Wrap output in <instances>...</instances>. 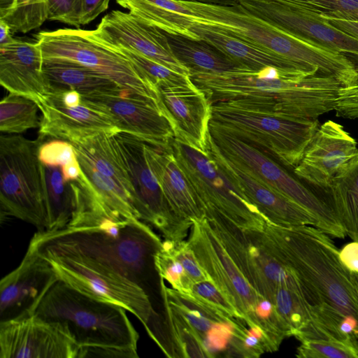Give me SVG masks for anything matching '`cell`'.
<instances>
[{
  "label": "cell",
  "instance_id": "cell-54",
  "mask_svg": "<svg viewBox=\"0 0 358 358\" xmlns=\"http://www.w3.org/2000/svg\"><path fill=\"white\" fill-rule=\"evenodd\" d=\"M357 345H358V339H357Z\"/></svg>",
  "mask_w": 358,
  "mask_h": 358
},
{
  "label": "cell",
  "instance_id": "cell-37",
  "mask_svg": "<svg viewBox=\"0 0 358 358\" xmlns=\"http://www.w3.org/2000/svg\"><path fill=\"white\" fill-rule=\"evenodd\" d=\"M297 348L299 358H358L357 339L350 336L345 339H303Z\"/></svg>",
  "mask_w": 358,
  "mask_h": 358
},
{
  "label": "cell",
  "instance_id": "cell-45",
  "mask_svg": "<svg viewBox=\"0 0 358 358\" xmlns=\"http://www.w3.org/2000/svg\"><path fill=\"white\" fill-rule=\"evenodd\" d=\"M110 0H82L80 24H87L104 12Z\"/></svg>",
  "mask_w": 358,
  "mask_h": 358
},
{
  "label": "cell",
  "instance_id": "cell-13",
  "mask_svg": "<svg viewBox=\"0 0 358 358\" xmlns=\"http://www.w3.org/2000/svg\"><path fill=\"white\" fill-rule=\"evenodd\" d=\"M245 11L317 47L340 54L358 71V40L322 17L272 0H238Z\"/></svg>",
  "mask_w": 358,
  "mask_h": 358
},
{
  "label": "cell",
  "instance_id": "cell-40",
  "mask_svg": "<svg viewBox=\"0 0 358 358\" xmlns=\"http://www.w3.org/2000/svg\"><path fill=\"white\" fill-rule=\"evenodd\" d=\"M189 294L226 317L244 320L238 310L209 279L194 283Z\"/></svg>",
  "mask_w": 358,
  "mask_h": 358
},
{
  "label": "cell",
  "instance_id": "cell-26",
  "mask_svg": "<svg viewBox=\"0 0 358 358\" xmlns=\"http://www.w3.org/2000/svg\"><path fill=\"white\" fill-rule=\"evenodd\" d=\"M114 134L101 132L72 142L78 156L112 179L129 195L134 206V190Z\"/></svg>",
  "mask_w": 358,
  "mask_h": 358
},
{
  "label": "cell",
  "instance_id": "cell-47",
  "mask_svg": "<svg viewBox=\"0 0 358 358\" xmlns=\"http://www.w3.org/2000/svg\"><path fill=\"white\" fill-rule=\"evenodd\" d=\"M329 24L358 40V22L323 17Z\"/></svg>",
  "mask_w": 358,
  "mask_h": 358
},
{
  "label": "cell",
  "instance_id": "cell-15",
  "mask_svg": "<svg viewBox=\"0 0 358 358\" xmlns=\"http://www.w3.org/2000/svg\"><path fill=\"white\" fill-rule=\"evenodd\" d=\"M58 280L50 264L29 245L19 266L0 282V322L33 315Z\"/></svg>",
  "mask_w": 358,
  "mask_h": 358
},
{
  "label": "cell",
  "instance_id": "cell-35",
  "mask_svg": "<svg viewBox=\"0 0 358 358\" xmlns=\"http://www.w3.org/2000/svg\"><path fill=\"white\" fill-rule=\"evenodd\" d=\"M94 31L105 43L124 55L156 88L159 86L185 85L192 83L189 76L173 71L134 50L106 41Z\"/></svg>",
  "mask_w": 358,
  "mask_h": 358
},
{
  "label": "cell",
  "instance_id": "cell-36",
  "mask_svg": "<svg viewBox=\"0 0 358 358\" xmlns=\"http://www.w3.org/2000/svg\"><path fill=\"white\" fill-rule=\"evenodd\" d=\"M48 16V0H13L0 20L8 24L13 33H27L41 27Z\"/></svg>",
  "mask_w": 358,
  "mask_h": 358
},
{
  "label": "cell",
  "instance_id": "cell-19",
  "mask_svg": "<svg viewBox=\"0 0 358 358\" xmlns=\"http://www.w3.org/2000/svg\"><path fill=\"white\" fill-rule=\"evenodd\" d=\"M159 106L168 117L175 138L203 152L208 151L212 103L193 82L157 87Z\"/></svg>",
  "mask_w": 358,
  "mask_h": 358
},
{
  "label": "cell",
  "instance_id": "cell-44",
  "mask_svg": "<svg viewBox=\"0 0 358 358\" xmlns=\"http://www.w3.org/2000/svg\"><path fill=\"white\" fill-rule=\"evenodd\" d=\"M334 110L337 117L358 119V84L340 88Z\"/></svg>",
  "mask_w": 358,
  "mask_h": 358
},
{
  "label": "cell",
  "instance_id": "cell-29",
  "mask_svg": "<svg viewBox=\"0 0 358 358\" xmlns=\"http://www.w3.org/2000/svg\"><path fill=\"white\" fill-rule=\"evenodd\" d=\"M43 70L52 87L75 90L83 96L116 92L123 90L108 78L71 62L43 59Z\"/></svg>",
  "mask_w": 358,
  "mask_h": 358
},
{
  "label": "cell",
  "instance_id": "cell-42",
  "mask_svg": "<svg viewBox=\"0 0 358 358\" xmlns=\"http://www.w3.org/2000/svg\"><path fill=\"white\" fill-rule=\"evenodd\" d=\"M38 156L44 165L61 168L78 158L73 144L61 139L43 142L39 148Z\"/></svg>",
  "mask_w": 358,
  "mask_h": 358
},
{
  "label": "cell",
  "instance_id": "cell-21",
  "mask_svg": "<svg viewBox=\"0 0 358 358\" xmlns=\"http://www.w3.org/2000/svg\"><path fill=\"white\" fill-rule=\"evenodd\" d=\"M161 289L163 303H167L188 321L208 357L220 352L227 357L233 338L248 327L243 319L226 317L191 294L167 287L163 278Z\"/></svg>",
  "mask_w": 358,
  "mask_h": 358
},
{
  "label": "cell",
  "instance_id": "cell-50",
  "mask_svg": "<svg viewBox=\"0 0 358 358\" xmlns=\"http://www.w3.org/2000/svg\"><path fill=\"white\" fill-rule=\"evenodd\" d=\"M10 27L4 21L0 20V45L11 42L13 40Z\"/></svg>",
  "mask_w": 358,
  "mask_h": 358
},
{
  "label": "cell",
  "instance_id": "cell-6",
  "mask_svg": "<svg viewBox=\"0 0 358 358\" xmlns=\"http://www.w3.org/2000/svg\"><path fill=\"white\" fill-rule=\"evenodd\" d=\"M192 23L218 28L266 52L289 59L315 76L335 78L345 60L341 55L292 36L245 11L239 4L220 6L182 1Z\"/></svg>",
  "mask_w": 358,
  "mask_h": 358
},
{
  "label": "cell",
  "instance_id": "cell-23",
  "mask_svg": "<svg viewBox=\"0 0 358 358\" xmlns=\"http://www.w3.org/2000/svg\"><path fill=\"white\" fill-rule=\"evenodd\" d=\"M42 113L41 137H52L70 143L89 136L121 132L113 119L83 97L76 106H66L51 94L38 105Z\"/></svg>",
  "mask_w": 358,
  "mask_h": 358
},
{
  "label": "cell",
  "instance_id": "cell-38",
  "mask_svg": "<svg viewBox=\"0 0 358 358\" xmlns=\"http://www.w3.org/2000/svg\"><path fill=\"white\" fill-rule=\"evenodd\" d=\"M317 15L358 22V0H272Z\"/></svg>",
  "mask_w": 358,
  "mask_h": 358
},
{
  "label": "cell",
  "instance_id": "cell-20",
  "mask_svg": "<svg viewBox=\"0 0 358 358\" xmlns=\"http://www.w3.org/2000/svg\"><path fill=\"white\" fill-rule=\"evenodd\" d=\"M94 31L106 41L134 50L173 71L189 76V70L173 54L164 33L129 12L111 11Z\"/></svg>",
  "mask_w": 358,
  "mask_h": 358
},
{
  "label": "cell",
  "instance_id": "cell-14",
  "mask_svg": "<svg viewBox=\"0 0 358 358\" xmlns=\"http://www.w3.org/2000/svg\"><path fill=\"white\" fill-rule=\"evenodd\" d=\"M83 97L108 113L121 132L163 149L168 148L175 138L168 117L155 99L124 90Z\"/></svg>",
  "mask_w": 358,
  "mask_h": 358
},
{
  "label": "cell",
  "instance_id": "cell-41",
  "mask_svg": "<svg viewBox=\"0 0 358 358\" xmlns=\"http://www.w3.org/2000/svg\"><path fill=\"white\" fill-rule=\"evenodd\" d=\"M162 246L182 264L187 275L194 283L208 280L187 241L164 239Z\"/></svg>",
  "mask_w": 358,
  "mask_h": 358
},
{
  "label": "cell",
  "instance_id": "cell-43",
  "mask_svg": "<svg viewBox=\"0 0 358 358\" xmlns=\"http://www.w3.org/2000/svg\"><path fill=\"white\" fill-rule=\"evenodd\" d=\"M48 20L77 28L81 25L82 0H48Z\"/></svg>",
  "mask_w": 358,
  "mask_h": 358
},
{
  "label": "cell",
  "instance_id": "cell-12",
  "mask_svg": "<svg viewBox=\"0 0 358 358\" xmlns=\"http://www.w3.org/2000/svg\"><path fill=\"white\" fill-rule=\"evenodd\" d=\"M134 190V206L140 219L158 229L164 239L180 241L191 225L173 212L148 164L143 141L124 132L113 134Z\"/></svg>",
  "mask_w": 358,
  "mask_h": 358
},
{
  "label": "cell",
  "instance_id": "cell-46",
  "mask_svg": "<svg viewBox=\"0 0 358 358\" xmlns=\"http://www.w3.org/2000/svg\"><path fill=\"white\" fill-rule=\"evenodd\" d=\"M343 264L350 271L358 272V241H354L339 250Z\"/></svg>",
  "mask_w": 358,
  "mask_h": 358
},
{
  "label": "cell",
  "instance_id": "cell-10",
  "mask_svg": "<svg viewBox=\"0 0 358 358\" xmlns=\"http://www.w3.org/2000/svg\"><path fill=\"white\" fill-rule=\"evenodd\" d=\"M34 36L43 59L80 64L108 78L132 94L158 101L157 88L124 55L101 41L94 30L60 29L42 31Z\"/></svg>",
  "mask_w": 358,
  "mask_h": 358
},
{
  "label": "cell",
  "instance_id": "cell-39",
  "mask_svg": "<svg viewBox=\"0 0 358 358\" xmlns=\"http://www.w3.org/2000/svg\"><path fill=\"white\" fill-rule=\"evenodd\" d=\"M154 260L159 275L166 280L173 289L185 294L191 293L194 282L182 264L168 250L162 245Z\"/></svg>",
  "mask_w": 358,
  "mask_h": 358
},
{
  "label": "cell",
  "instance_id": "cell-1",
  "mask_svg": "<svg viewBox=\"0 0 358 358\" xmlns=\"http://www.w3.org/2000/svg\"><path fill=\"white\" fill-rule=\"evenodd\" d=\"M29 244L47 260L59 280L95 299L115 303L134 315L156 341L163 322L146 292L151 271L146 257L134 243L105 239L92 244L83 255Z\"/></svg>",
  "mask_w": 358,
  "mask_h": 358
},
{
  "label": "cell",
  "instance_id": "cell-51",
  "mask_svg": "<svg viewBox=\"0 0 358 358\" xmlns=\"http://www.w3.org/2000/svg\"><path fill=\"white\" fill-rule=\"evenodd\" d=\"M189 2H199L208 4L220 6H234L238 3V0H176Z\"/></svg>",
  "mask_w": 358,
  "mask_h": 358
},
{
  "label": "cell",
  "instance_id": "cell-3",
  "mask_svg": "<svg viewBox=\"0 0 358 358\" xmlns=\"http://www.w3.org/2000/svg\"><path fill=\"white\" fill-rule=\"evenodd\" d=\"M263 229L279 259L315 295L320 306L358 320V296L350 271L329 235L310 225L282 227L266 221Z\"/></svg>",
  "mask_w": 358,
  "mask_h": 358
},
{
  "label": "cell",
  "instance_id": "cell-34",
  "mask_svg": "<svg viewBox=\"0 0 358 358\" xmlns=\"http://www.w3.org/2000/svg\"><path fill=\"white\" fill-rule=\"evenodd\" d=\"M38 106L24 96L11 94L0 102V131L6 134H20L39 127Z\"/></svg>",
  "mask_w": 358,
  "mask_h": 358
},
{
  "label": "cell",
  "instance_id": "cell-24",
  "mask_svg": "<svg viewBox=\"0 0 358 358\" xmlns=\"http://www.w3.org/2000/svg\"><path fill=\"white\" fill-rule=\"evenodd\" d=\"M145 150L150 169L174 214L191 226L194 221L203 220L204 210L170 146L163 149L145 143Z\"/></svg>",
  "mask_w": 358,
  "mask_h": 358
},
{
  "label": "cell",
  "instance_id": "cell-28",
  "mask_svg": "<svg viewBox=\"0 0 358 358\" xmlns=\"http://www.w3.org/2000/svg\"><path fill=\"white\" fill-rule=\"evenodd\" d=\"M164 33L173 54L189 70V76L195 73H222L246 70L203 40H194L178 34Z\"/></svg>",
  "mask_w": 358,
  "mask_h": 358
},
{
  "label": "cell",
  "instance_id": "cell-22",
  "mask_svg": "<svg viewBox=\"0 0 358 358\" xmlns=\"http://www.w3.org/2000/svg\"><path fill=\"white\" fill-rule=\"evenodd\" d=\"M0 83L10 93L27 97L38 106L51 94L42 51L36 41L14 38L0 45Z\"/></svg>",
  "mask_w": 358,
  "mask_h": 358
},
{
  "label": "cell",
  "instance_id": "cell-2",
  "mask_svg": "<svg viewBox=\"0 0 358 358\" xmlns=\"http://www.w3.org/2000/svg\"><path fill=\"white\" fill-rule=\"evenodd\" d=\"M189 77L211 103L225 101L247 110L298 119H317L334 110L342 87L334 78L273 67Z\"/></svg>",
  "mask_w": 358,
  "mask_h": 358
},
{
  "label": "cell",
  "instance_id": "cell-16",
  "mask_svg": "<svg viewBox=\"0 0 358 358\" xmlns=\"http://www.w3.org/2000/svg\"><path fill=\"white\" fill-rule=\"evenodd\" d=\"M357 149V141L341 124L328 120L320 125L293 173L331 198L329 187L334 177Z\"/></svg>",
  "mask_w": 358,
  "mask_h": 358
},
{
  "label": "cell",
  "instance_id": "cell-49",
  "mask_svg": "<svg viewBox=\"0 0 358 358\" xmlns=\"http://www.w3.org/2000/svg\"><path fill=\"white\" fill-rule=\"evenodd\" d=\"M341 331L358 339V320L352 315L345 316L340 323Z\"/></svg>",
  "mask_w": 358,
  "mask_h": 358
},
{
  "label": "cell",
  "instance_id": "cell-7",
  "mask_svg": "<svg viewBox=\"0 0 358 358\" xmlns=\"http://www.w3.org/2000/svg\"><path fill=\"white\" fill-rule=\"evenodd\" d=\"M210 124L255 146L293 169L318 129L317 119H298L247 110L225 101L212 103Z\"/></svg>",
  "mask_w": 358,
  "mask_h": 358
},
{
  "label": "cell",
  "instance_id": "cell-17",
  "mask_svg": "<svg viewBox=\"0 0 358 358\" xmlns=\"http://www.w3.org/2000/svg\"><path fill=\"white\" fill-rule=\"evenodd\" d=\"M80 347L34 315L0 322V358H78Z\"/></svg>",
  "mask_w": 358,
  "mask_h": 358
},
{
  "label": "cell",
  "instance_id": "cell-32",
  "mask_svg": "<svg viewBox=\"0 0 358 358\" xmlns=\"http://www.w3.org/2000/svg\"><path fill=\"white\" fill-rule=\"evenodd\" d=\"M78 158L82 171L115 221L127 222L141 220L129 195L122 188L98 171L85 159L79 156Z\"/></svg>",
  "mask_w": 358,
  "mask_h": 358
},
{
  "label": "cell",
  "instance_id": "cell-18",
  "mask_svg": "<svg viewBox=\"0 0 358 358\" xmlns=\"http://www.w3.org/2000/svg\"><path fill=\"white\" fill-rule=\"evenodd\" d=\"M207 152L268 222L282 227L310 225L319 228V222L311 213L235 164L219 150L209 135Z\"/></svg>",
  "mask_w": 358,
  "mask_h": 358
},
{
  "label": "cell",
  "instance_id": "cell-27",
  "mask_svg": "<svg viewBox=\"0 0 358 358\" xmlns=\"http://www.w3.org/2000/svg\"><path fill=\"white\" fill-rule=\"evenodd\" d=\"M117 3L147 24L161 31L194 40L199 36L189 29L192 15L181 1L117 0Z\"/></svg>",
  "mask_w": 358,
  "mask_h": 358
},
{
  "label": "cell",
  "instance_id": "cell-31",
  "mask_svg": "<svg viewBox=\"0 0 358 358\" xmlns=\"http://www.w3.org/2000/svg\"><path fill=\"white\" fill-rule=\"evenodd\" d=\"M45 166L48 224L44 231L66 228L74 215L76 203L70 182H65L61 167Z\"/></svg>",
  "mask_w": 358,
  "mask_h": 358
},
{
  "label": "cell",
  "instance_id": "cell-53",
  "mask_svg": "<svg viewBox=\"0 0 358 358\" xmlns=\"http://www.w3.org/2000/svg\"><path fill=\"white\" fill-rule=\"evenodd\" d=\"M351 278L355 289L356 293L358 296V272L356 271H350Z\"/></svg>",
  "mask_w": 358,
  "mask_h": 358
},
{
  "label": "cell",
  "instance_id": "cell-9",
  "mask_svg": "<svg viewBox=\"0 0 358 358\" xmlns=\"http://www.w3.org/2000/svg\"><path fill=\"white\" fill-rule=\"evenodd\" d=\"M209 136L235 164L311 213L319 222V229L338 238L347 235L329 197L303 185L283 165L259 148L210 123Z\"/></svg>",
  "mask_w": 358,
  "mask_h": 358
},
{
  "label": "cell",
  "instance_id": "cell-11",
  "mask_svg": "<svg viewBox=\"0 0 358 358\" xmlns=\"http://www.w3.org/2000/svg\"><path fill=\"white\" fill-rule=\"evenodd\" d=\"M170 149L192 185L204 212L214 210L243 229H262L266 218L227 177L215 161L173 138Z\"/></svg>",
  "mask_w": 358,
  "mask_h": 358
},
{
  "label": "cell",
  "instance_id": "cell-4",
  "mask_svg": "<svg viewBox=\"0 0 358 358\" xmlns=\"http://www.w3.org/2000/svg\"><path fill=\"white\" fill-rule=\"evenodd\" d=\"M125 310L119 305L85 294L59 279L33 315L59 327L80 347V352L90 348H116L138 357L139 336Z\"/></svg>",
  "mask_w": 358,
  "mask_h": 358
},
{
  "label": "cell",
  "instance_id": "cell-5",
  "mask_svg": "<svg viewBox=\"0 0 358 358\" xmlns=\"http://www.w3.org/2000/svg\"><path fill=\"white\" fill-rule=\"evenodd\" d=\"M187 243L208 279L238 310L248 326L259 327L278 350L282 341L292 336L290 329L273 303L246 278L206 217L193 222Z\"/></svg>",
  "mask_w": 358,
  "mask_h": 358
},
{
  "label": "cell",
  "instance_id": "cell-30",
  "mask_svg": "<svg viewBox=\"0 0 358 358\" xmlns=\"http://www.w3.org/2000/svg\"><path fill=\"white\" fill-rule=\"evenodd\" d=\"M329 194L346 234L358 241V149L334 177Z\"/></svg>",
  "mask_w": 358,
  "mask_h": 358
},
{
  "label": "cell",
  "instance_id": "cell-48",
  "mask_svg": "<svg viewBox=\"0 0 358 358\" xmlns=\"http://www.w3.org/2000/svg\"><path fill=\"white\" fill-rule=\"evenodd\" d=\"M61 169L65 182L75 180L78 179L82 173V169L78 158L64 165Z\"/></svg>",
  "mask_w": 358,
  "mask_h": 358
},
{
  "label": "cell",
  "instance_id": "cell-8",
  "mask_svg": "<svg viewBox=\"0 0 358 358\" xmlns=\"http://www.w3.org/2000/svg\"><path fill=\"white\" fill-rule=\"evenodd\" d=\"M43 138L20 135L0 137V203L1 212L45 230V166L38 156Z\"/></svg>",
  "mask_w": 358,
  "mask_h": 358
},
{
  "label": "cell",
  "instance_id": "cell-52",
  "mask_svg": "<svg viewBox=\"0 0 358 358\" xmlns=\"http://www.w3.org/2000/svg\"><path fill=\"white\" fill-rule=\"evenodd\" d=\"M13 0H0V15H3L11 7Z\"/></svg>",
  "mask_w": 358,
  "mask_h": 358
},
{
  "label": "cell",
  "instance_id": "cell-25",
  "mask_svg": "<svg viewBox=\"0 0 358 358\" xmlns=\"http://www.w3.org/2000/svg\"><path fill=\"white\" fill-rule=\"evenodd\" d=\"M189 29L200 39L210 43L246 70L260 71L273 67L284 71L315 76L289 59L266 52L218 28L194 23Z\"/></svg>",
  "mask_w": 358,
  "mask_h": 358
},
{
  "label": "cell",
  "instance_id": "cell-33",
  "mask_svg": "<svg viewBox=\"0 0 358 358\" xmlns=\"http://www.w3.org/2000/svg\"><path fill=\"white\" fill-rule=\"evenodd\" d=\"M164 315L172 353L179 357H208L199 336L188 321L164 302Z\"/></svg>",
  "mask_w": 358,
  "mask_h": 358
}]
</instances>
